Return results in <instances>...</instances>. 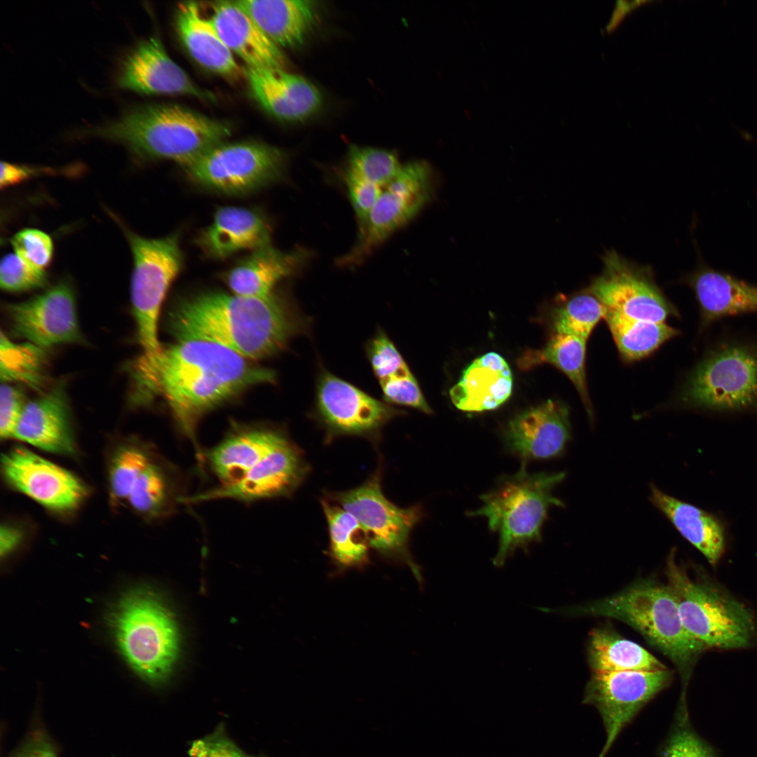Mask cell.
I'll return each mask as SVG.
<instances>
[{"instance_id":"b9f144b4","label":"cell","mask_w":757,"mask_h":757,"mask_svg":"<svg viewBox=\"0 0 757 757\" xmlns=\"http://www.w3.org/2000/svg\"><path fill=\"white\" fill-rule=\"evenodd\" d=\"M365 353L378 382L393 376L411 373L397 347L381 329L367 341Z\"/></svg>"},{"instance_id":"d4e9b609","label":"cell","mask_w":757,"mask_h":757,"mask_svg":"<svg viewBox=\"0 0 757 757\" xmlns=\"http://www.w3.org/2000/svg\"><path fill=\"white\" fill-rule=\"evenodd\" d=\"M306 258V252H282L268 244L252 250L226 274L232 293L268 299L280 280L294 274Z\"/></svg>"},{"instance_id":"60d3db41","label":"cell","mask_w":757,"mask_h":757,"mask_svg":"<svg viewBox=\"0 0 757 757\" xmlns=\"http://www.w3.org/2000/svg\"><path fill=\"white\" fill-rule=\"evenodd\" d=\"M657 757H718L712 747L693 728L688 709H676L671 727Z\"/></svg>"},{"instance_id":"4fadbf2b","label":"cell","mask_w":757,"mask_h":757,"mask_svg":"<svg viewBox=\"0 0 757 757\" xmlns=\"http://www.w3.org/2000/svg\"><path fill=\"white\" fill-rule=\"evenodd\" d=\"M673 679L674 672L668 668L592 674L582 704L594 707L603 723L605 742L599 757L608 753L624 728Z\"/></svg>"},{"instance_id":"f1b7e54d","label":"cell","mask_w":757,"mask_h":757,"mask_svg":"<svg viewBox=\"0 0 757 757\" xmlns=\"http://www.w3.org/2000/svg\"><path fill=\"white\" fill-rule=\"evenodd\" d=\"M178 34L189 55L200 65L230 79L244 74L234 55L223 42L210 18L194 1L180 3L177 9Z\"/></svg>"},{"instance_id":"277c9868","label":"cell","mask_w":757,"mask_h":757,"mask_svg":"<svg viewBox=\"0 0 757 757\" xmlns=\"http://www.w3.org/2000/svg\"><path fill=\"white\" fill-rule=\"evenodd\" d=\"M544 610L572 616L611 618L630 626L674 664L681 681L682 697H686L696 662L708 649L685 627L669 586L650 578L638 580L599 600Z\"/></svg>"},{"instance_id":"ac0fdd59","label":"cell","mask_w":757,"mask_h":757,"mask_svg":"<svg viewBox=\"0 0 757 757\" xmlns=\"http://www.w3.org/2000/svg\"><path fill=\"white\" fill-rule=\"evenodd\" d=\"M13 332L27 342L45 348L81 339L74 292L62 281L22 302L8 304Z\"/></svg>"},{"instance_id":"7c38bea8","label":"cell","mask_w":757,"mask_h":757,"mask_svg":"<svg viewBox=\"0 0 757 757\" xmlns=\"http://www.w3.org/2000/svg\"><path fill=\"white\" fill-rule=\"evenodd\" d=\"M432 194V172L425 162L402 165L383 189L353 248L337 259L341 266L362 262L393 233L413 219Z\"/></svg>"},{"instance_id":"f907efd6","label":"cell","mask_w":757,"mask_h":757,"mask_svg":"<svg viewBox=\"0 0 757 757\" xmlns=\"http://www.w3.org/2000/svg\"><path fill=\"white\" fill-rule=\"evenodd\" d=\"M52 171L53 168H34L24 165L2 161L1 163L0 186L1 188H7L23 182L40 173L50 174Z\"/></svg>"},{"instance_id":"9a60e30c","label":"cell","mask_w":757,"mask_h":757,"mask_svg":"<svg viewBox=\"0 0 757 757\" xmlns=\"http://www.w3.org/2000/svg\"><path fill=\"white\" fill-rule=\"evenodd\" d=\"M314 398L313 416L332 437L373 436L404 414L325 369L317 376Z\"/></svg>"},{"instance_id":"ee69618b","label":"cell","mask_w":757,"mask_h":757,"mask_svg":"<svg viewBox=\"0 0 757 757\" xmlns=\"http://www.w3.org/2000/svg\"><path fill=\"white\" fill-rule=\"evenodd\" d=\"M60 747L49 733L37 707L28 730L6 757H60Z\"/></svg>"},{"instance_id":"f6af8a7d","label":"cell","mask_w":757,"mask_h":757,"mask_svg":"<svg viewBox=\"0 0 757 757\" xmlns=\"http://www.w3.org/2000/svg\"><path fill=\"white\" fill-rule=\"evenodd\" d=\"M11 244L15 254L34 268L45 271L51 262L53 241L42 231L35 229L21 230L13 236Z\"/></svg>"},{"instance_id":"ffe728a7","label":"cell","mask_w":757,"mask_h":757,"mask_svg":"<svg viewBox=\"0 0 757 757\" xmlns=\"http://www.w3.org/2000/svg\"><path fill=\"white\" fill-rule=\"evenodd\" d=\"M571 437L568 408L551 400L516 415L503 430L506 449L525 463L560 456Z\"/></svg>"},{"instance_id":"ab89813d","label":"cell","mask_w":757,"mask_h":757,"mask_svg":"<svg viewBox=\"0 0 757 757\" xmlns=\"http://www.w3.org/2000/svg\"><path fill=\"white\" fill-rule=\"evenodd\" d=\"M402 165L393 152L354 145L348 150L346 170L383 189Z\"/></svg>"},{"instance_id":"e575fe53","label":"cell","mask_w":757,"mask_h":757,"mask_svg":"<svg viewBox=\"0 0 757 757\" xmlns=\"http://www.w3.org/2000/svg\"><path fill=\"white\" fill-rule=\"evenodd\" d=\"M328 524L329 555L342 569L360 568L369 563V542L357 519L337 504L321 503Z\"/></svg>"},{"instance_id":"d590c367","label":"cell","mask_w":757,"mask_h":757,"mask_svg":"<svg viewBox=\"0 0 757 757\" xmlns=\"http://www.w3.org/2000/svg\"><path fill=\"white\" fill-rule=\"evenodd\" d=\"M587 340L580 337L555 333L545 348L535 353L534 362L553 364L573 383L589 417L593 416L587 390L585 358Z\"/></svg>"},{"instance_id":"e0dca14e","label":"cell","mask_w":757,"mask_h":757,"mask_svg":"<svg viewBox=\"0 0 757 757\" xmlns=\"http://www.w3.org/2000/svg\"><path fill=\"white\" fill-rule=\"evenodd\" d=\"M1 471L11 487L51 511L71 512L88 493L72 472L22 447L3 455Z\"/></svg>"},{"instance_id":"bcb514c9","label":"cell","mask_w":757,"mask_h":757,"mask_svg":"<svg viewBox=\"0 0 757 757\" xmlns=\"http://www.w3.org/2000/svg\"><path fill=\"white\" fill-rule=\"evenodd\" d=\"M383 400L389 404L409 407L432 414L417 381L411 372L379 381Z\"/></svg>"},{"instance_id":"2e32d148","label":"cell","mask_w":757,"mask_h":757,"mask_svg":"<svg viewBox=\"0 0 757 757\" xmlns=\"http://www.w3.org/2000/svg\"><path fill=\"white\" fill-rule=\"evenodd\" d=\"M308 471L301 450L287 437L238 482L184 496L180 503H198L223 498L248 503L285 497L302 484Z\"/></svg>"},{"instance_id":"3957f363","label":"cell","mask_w":757,"mask_h":757,"mask_svg":"<svg viewBox=\"0 0 757 757\" xmlns=\"http://www.w3.org/2000/svg\"><path fill=\"white\" fill-rule=\"evenodd\" d=\"M230 125L179 105L156 104L128 109L82 135L116 142L139 161L166 159L192 163L231 134Z\"/></svg>"},{"instance_id":"8992f818","label":"cell","mask_w":757,"mask_h":757,"mask_svg":"<svg viewBox=\"0 0 757 757\" xmlns=\"http://www.w3.org/2000/svg\"><path fill=\"white\" fill-rule=\"evenodd\" d=\"M110 625L118 649L144 682L162 685L179 653L174 618L156 594L146 588L125 593L114 606Z\"/></svg>"},{"instance_id":"f35d334b","label":"cell","mask_w":757,"mask_h":757,"mask_svg":"<svg viewBox=\"0 0 757 757\" xmlns=\"http://www.w3.org/2000/svg\"><path fill=\"white\" fill-rule=\"evenodd\" d=\"M153 458L149 450L139 443H126L115 451L108 468L109 490L113 501L126 502L137 479Z\"/></svg>"},{"instance_id":"83f0119b","label":"cell","mask_w":757,"mask_h":757,"mask_svg":"<svg viewBox=\"0 0 757 757\" xmlns=\"http://www.w3.org/2000/svg\"><path fill=\"white\" fill-rule=\"evenodd\" d=\"M512 376L505 359L491 352L475 359L450 390L453 404L462 411L479 412L496 409L510 397Z\"/></svg>"},{"instance_id":"ba28073f","label":"cell","mask_w":757,"mask_h":757,"mask_svg":"<svg viewBox=\"0 0 757 757\" xmlns=\"http://www.w3.org/2000/svg\"><path fill=\"white\" fill-rule=\"evenodd\" d=\"M678 397L696 409L757 410V343H730L711 350L690 371Z\"/></svg>"},{"instance_id":"8fae6325","label":"cell","mask_w":757,"mask_h":757,"mask_svg":"<svg viewBox=\"0 0 757 757\" xmlns=\"http://www.w3.org/2000/svg\"><path fill=\"white\" fill-rule=\"evenodd\" d=\"M330 498L357 519L371 548L407 564L418 584L423 585L421 571L409 550L410 533L423 516L421 506L402 508L388 500L377 473L358 487L332 493Z\"/></svg>"},{"instance_id":"5bb4252c","label":"cell","mask_w":757,"mask_h":757,"mask_svg":"<svg viewBox=\"0 0 757 757\" xmlns=\"http://www.w3.org/2000/svg\"><path fill=\"white\" fill-rule=\"evenodd\" d=\"M603 269L588 288L606 308L627 317L665 322L677 315L655 282L649 266H641L615 250L603 255Z\"/></svg>"},{"instance_id":"5b68a950","label":"cell","mask_w":757,"mask_h":757,"mask_svg":"<svg viewBox=\"0 0 757 757\" xmlns=\"http://www.w3.org/2000/svg\"><path fill=\"white\" fill-rule=\"evenodd\" d=\"M526 466L521 463L517 473L501 478L494 489L481 496L482 506L468 513L486 517L489 528L498 533V548L493 559L497 567L503 566L518 549L526 550L540 541L549 508L564 505L553 490L565 473H530Z\"/></svg>"},{"instance_id":"d6986e66","label":"cell","mask_w":757,"mask_h":757,"mask_svg":"<svg viewBox=\"0 0 757 757\" xmlns=\"http://www.w3.org/2000/svg\"><path fill=\"white\" fill-rule=\"evenodd\" d=\"M118 88L144 95H185L205 100L214 95L198 86L152 36L137 43L119 62Z\"/></svg>"},{"instance_id":"484cf974","label":"cell","mask_w":757,"mask_h":757,"mask_svg":"<svg viewBox=\"0 0 757 757\" xmlns=\"http://www.w3.org/2000/svg\"><path fill=\"white\" fill-rule=\"evenodd\" d=\"M686 281L700 310V327L727 316L757 312V287L728 274L702 266Z\"/></svg>"},{"instance_id":"603a6c76","label":"cell","mask_w":757,"mask_h":757,"mask_svg":"<svg viewBox=\"0 0 757 757\" xmlns=\"http://www.w3.org/2000/svg\"><path fill=\"white\" fill-rule=\"evenodd\" d=\"M270 224L258 210L224 207L212 223L197 235L195 242L207 257L224 259L243 250H254L271 244Z\"/></svg>"},{"instance_id":"44dd1931","label":"cell","mask_w":757,"mask_h":757,"mask_svg":"<svg viewBox=\"0 0 757 757\" xmlns=\"http://www.w3.org/2000/svg\"><path fill=\"white\" fill-rule=\"evenodd\" d=\"M13 437L55 454L75 453L70 409L62 383L27 402Z\"/></svg>"},{"instance_id":"836d02e7","label":"cell","mask_w":757,"mask_h":757,"mask_svg":"<svg viewBox=\"0 0 757 757\" xmlns=\"http://www.w3.org/2000/svg\"><path fill=\"white\" fill-rule=\"evenodd\" d=\"M603 319L620 354L627 361L649 355L679 333L665 322L634 319L608 308Z\"/></svg>"},{"instance_id":"74e56055","label":"cell","mask_w":757,"mask_h":757,"mask_svg":"<svg viewBox=\"0 0 757 757\" xmlns=\"http://www.w3.org/2000/svg\"><path fill=\"white\" fill-rule=\"evenodd\" d=\"M606 310L601 301L587 289L572 295L555 309L553 326L556 333L587 341L596 325L604 318Z\"/></svg>"},{"instance_id":"7dc6e473","label":"cell","mask_w":757,"mask_h":757,"mask_svg":"<svg viewBox=\"0 0 757 757\" xmlns=\"http://www.w3.org/2000/svg\"><path fill=\"white\" fill-rule=\"evenodd\" d=\"M344 182L350 201L358 220L359 233H360L383 189L346 170L344 173Z\"/></svg>"},{"instance_id":"6da1fadb","label":"cell","mask_w":757,"mask_h":757,"mask_svg":"<svg viewBox=\"0 0 757 757\" xmlns=\"http://www.w3.org/2000/svg\"><path fill=\"white\" fill-rule=\"evenodd\" d=\"M133 378L146 403L161 396L181 431L195 442L202 417L248 388L275 382V372L232 350L200 340L177 343L151 355L142 354Z\"/></svg>"},{"instance_id":"7bdbcfd3","label":"cell","mask_w":757,"mask_h":757,"mask_svg":"<svg viewBox=\"0 0 757 757\" xmlns=\"http://www.w3.org/2000/svg\"><path fill=\"white\" fill-rule=\"evenodd\" d=\"M46 282L47 273L44 270L30 266L17 254H8L2 258L0 285L4 290L25 292L42 287Z\"/></svg>"},{"instance_id":"8d00e7d4","label":"cell","mask_w":757,"mask_h":757,"mask_svg":"<svg viewBox=\"0 0 757 757\" xmlns=\"http://www.w3.org/2000/svg\"><path fill=\"white\" fill-rule=\"evenodd\" d=\"M44 348L31 343H15L1 332L0 376L2 383H25L41 390L46 381Z\"/></svg>"},{"instance_id":"52a82bcc","label":"cell","mask_w":757,"mask_h":757,"mask_svg":"<svg viewBox=\"0 0 757 757\" xmlns=\"http://www.w3.org/2000/svg\"><path fill=\"white\" fill-rule=\"evenodd\" d=\"M675 557L673 549L666 564L667 585L690 634L708 649H735L750 645L755 624L749 610L707 580L691 578Z\"/></svg>"},{"instance_id":"7402d4cb","label":"cell","mask_w":757,"mask_h":757,"mask_svg":"<svg viewBox=\"0 0 757 757\" xmlns=\"http://www.w3.org/2000/svg\"><path fill=\"white\" fill-rule=\"evenodd\" d=\"M253 97L265 110L280 119L304 120L322 103L319 90L304 77L285 69H243Z\"/></svg>"},{"instance_id":"4dcf8cb0","label":"cell","mask_w":757,"mask_h":757,"mask_svg":"<svg viewBox=\"0 0 757 757\" xmlns=\"http://www.w3.org/2000/svg\"><path fill=\"white\" fill-rule=\"evenodd\" d=\"M265 34L279 47L302 43L315 19L313 1L304 0L236 1Z\"/></svg>"},{"instance_id":"9c48e42d","label":"cell","mask_w":757,"mask_h":757,"mask_svg":"<svg viewBox=\"0 0 757 757\" xmlns=\"http://www.w3.org/2000/svg\"><path fill=\"white\" fill-rule=\"evenodd\" d=\"M133 257L130 296L138 341L144 355L162 348L158 323L163 301L183 266L179 233L147 238L123 228Z\"/></svg>"},{"instance_id":"d6a6232c","label":"cell","mask_w":757,"mask_h":757,"mask_svg":"<svg viewBox=\"0 0 757 757\" xmlns=\"http://www.w3.org/2000/svg\"><path fill=\"white\" fill-rule=\"evenodd\" d=\"M175 477L168 466L153 458L137 479L126 502L146 519L171 514L182 498Z\"/></svg>"},{"instance_id":"4316f807","label":"cell","mask_w":757,"mask_h":757,"mask_svg":"<svg viewBox=\"0 0 757 757\" xmlns=\"http://www.w3.org/2000/svg\"><path fill=\"white\" fill-rule=\"evenodd\" d=\"M286 437L274 428H243L229 433L204 456L221 484H229L242 479Z\"/></svg>"},{"instance_id":"f5cc1de1","label":"cell","mask_w":757,"mask_h":757,"mask_svg":"<svg viewBox=\"0 0 757 757\" xmlns=\"http://www.w3.org/2000/svg\"><path fill=\"white\" fill-rule=\"evenodd\" d=\"M244 757H264V756H250L246 754Z\"/></svg>"},{"instance_id":"7a4b0ae2","label":"cell","mask_w":757,"mask_h":757,"mask_svg":"<svg viewBox=\"0 0 757 757\" xmlns=\"http://www.w3.org/2000/svg\"><path fill=\"white\" fill-rule=\"evenodd\" d=\"M168 327L178 341L212 342L253 360L281 351L308 322L276 294L262 299L212 291L179 303Z\"/></svg>"},{"instance_id":"816d5d0a","label":"cell","mask_w":757,"mask_h":757,"mask_svg":"<svg viewBox=\"0 0 757 757\" xmlns=\"http://www.w3.org/2000/svg\"><path fill=\"white\" fill-rule=\"evenodd\" d=\"M22 539V531L17 526L4 524L0 530L1 556L6 557L14 551Z\"/></svg>"},{"instance_id":"1f68e13d","label":"cell","mask_w":757,"mask_h":757,"mask_svg":"<svg viewBox=\"0 0 757 757\" xmlns=\"http://www.w3.org/2000/svg\"><path fill=\"white\" fill-rule=\"evenodd\" d=\"M587 662L592 674L667 668L643 647L607 627L594 628L589 633Z\"/></svg>"},{"instance_id":"681fc988","label":"cell","mask_w":757,"mask_h":757,"mask_svg":"<svg viewBox=\"0 0 757 757\" xmlns=\"http://www.w3.org/2000/svg\"><path fill=\"white\" fill-rule=\"evenodd\" d=\"M22 390L8 383H2L0 390V435L1 439L12 438L26 405Z\"/></svg>"},{"instance_id":"f546056e","label":"cell","mask_w":757,"mask_h":757,"mask_svg":"<svg viewBox=\"0 0 757 757\" xmlns=\"http://www.w3.org/2000/svg\"><path fill=\"white\" fill-rule=\"evenodd\" d=\"M653 503L668 518L678 531L715 566L725 548L723 526L714 515L691 504L669 496L654 486L650 488Z\"/></svg>"},{"instance_id":"30bf717a","label":"cell","mask_w":757,"mask_h":757,"mask_svg":"<svg viewBox=\"0 0 757 757\" xmlns=\"http://www.w3.org/2000/svg\"><path fill=\"white\" fill-rule=\"evenodd\" d=\"M285 156L259 142L221 143L185 167L189 179L209 190L242 195L280 180Z\"/></svg>"},{"instance_id":"cb8c5ba5","label":"cell","mask_w":757,"mask_h":757,"mask_svg":"<svg viewBox=\"0 0 757 757\" xmlns=\"http://www.w3.org/2000/svg\"><path fill=\"white\" fill-rule=\"evenodd\" d=\"M211 21L219 36L246 67L285 69L286 59L271 40L236 1H220L212 6Z\"/></svg>"},{"instance_id":"c3c4849f","label":"cell","mask_w":757,"mask_h":757,"mask_svg":"<svg viewBox=\"0 0 757 757\" xmlns=\"http://www.w3.org/2000/svg\"><path fill=\"white\" fill-rule=\"evenodd\" d=\"M189 757H244L246 753L228 735L224 723L211 733L193 741Z\"/></svg>"}]
</instances>
